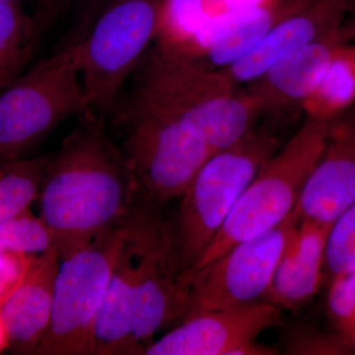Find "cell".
I'll list each match as a JSON object with an SVG mask.
<instances>
[{"mask_svg":"<svg viewBox=\"0 0 355 355\" xmlns=\"http://www.w3.org/2000/svg\"><path fill=\"white\" fill-rule=\"evenodd\" d=\"M137 195L125 154L107 135L103 116L89 109L50 156L40 216L62 258L125 220Z\"/></svg>","mask_w":355,"mask_h":355,"instance_id":"6da1fadb","label":"cell"},{"mask_svg":"<svg viewBox=\"0 0 355 355\" xmlns=\"http://www.w3.org/2000/svg\"><path fill=\"white\" fill-rule=\"evenodd\" d=\"M130 78L127 99L116 103L174 119L216 150L241 139L260 114L223 69L172 37L151 46Z\"/></svg>","mask_w":355,"mask_h":355,"instance_id":"7a4b0ae2","label":"cell"},{"mask_svg":"<svg viewBox=\"0 0 355 355\" xmlns=\"http://www.w3.org/2000/svg\"><path fill=\"white\" fill-rule=\"evenodd\" d=\"M329 121L306 116L238 200L227 219L189 272L207 265L231 247L277 228L291 216L323 153Z\"/></svg>","mask_w":355,"mask_h":355,"instance_id":"3957f363","label":"cell"},{"mask_svg":"<svg viewBox=\"0 0 355 355\" xmlns=\"http://www.w3.org/2000/svg\"><path fill=\"white\" fill-rule=\"evenodd\" d=\"M84 38L71 32L0 94V160L21 157L65 119L91 109L80 76Z\"/></svg>","mask_w":355,"mask_h":355,"instance_id":"277c9868","label":"cell"},{"mask_svg":"<svg viewBox=\"0 0 355 355\" xmlns=\"http://www.w3.org/2000/svg\"><path fill=\"white\" fill-rule=\"evenodd\" d=\"M277 150L279 141L272 132L253 128L232 146L217 150L200 168L182 197L174 228L187 270L200 259L247 187Z\"/></svg>","mask_w":355,"mask_h":355,"instance_id":"5b68a950","label":"cell"},{"mask_svg":"<svg viewBox=\"0 0 355 355\" xmlns=\"http://www.w3.org/2000/svg\"><path fill=\"white\" fill-rule=\"evenodd\" d=\"M170 0H114L96 18L81 46L80 76L89 106L111 114L125 81L151 48Z\"/></svg>","mask_w":355,"mask_h":355,"instance_id":"8992f818","label":"cell"},{"mask_svg":"<svg viewBox=\"0 0 355 355\" xmlns=\"http://www.w3.org/2000/svg\"><path fill=\"white\" fill-rule=\"evenodd\" d=\"M111 113L125 128L121 151L139 193L151 205L183 197L217 151L169 116L123 103Z\"/></svg>","mask_w":355,"mask_h":355,"instance_id":"52a82bcc","label":"cell"},{"mask_svg":"<svg viewBox=\"0 0 355 355\" xmlns=\"http://www.w3.org/2000/svg\"><path fill=\"white\" fill-rule=\"evenodd\" d=\"M123 221L60 258L50 328L34 354H95L96 324L123 238Z\"/></svg>","mask_w":355,"mask_h":355,"instance_id":"ba28073f","label":"cell"},{"mask_svg":"<svg viewBox=\"0 0 355 355\" xmlns=\"http://www.w3.org/2000/svg\"><path fill=\"white\" fill-rule=\"evenodd\" d=\"M300 220L293 210L277 228L239 243L200 270L188 272L190 292L183 319L263 300L277 261Z\"/></svg>","mask_w":355,"mask_h":355,"instance_id":"9c48e42d","label":"cell"},{"mask_svg":"<svg viewBox=\"0 0 355 355\" xmlns=\"http://www.w3.org/2000/svg\"><path fill=\"white\" fill-rule=\"evenodd\" d=\"M150 205L146 203L142 211L144 243L133 324L140 354L156 331L183 319L190 292V277L178 252L174 228Z\"/></svg>","mask_w":355,"mask_h":355,"instance_id":"30bf717a","label":"cell"},{"mask_svg":"<svg viewBox=\"0 0 355 355\" xmlns=\"http://www.w3.org/2000/svg\"><path fill=\"white\" fill-rule=\"evenodd\" d=\"M279 321V308L261 300L227 309L189 315L144 349L146 355H272L277 349L256 342Z\"/></svg>","mask_w":355,"mask_h":355,"instance_id":"8fae6325","label":"cell"},{"mask_svg":"<svg viewBox=\"0 0 355 355\" xmlns=\"http://www.w3.org/2000/svg\"><path fill=\"white\" fill-rule=\"evenodd\" d=\"M355 40V9L321 38L300 46L248 83L244 92L259 113H277L302 105L312 93L335 51Z\"/></svg>","mask_w":355,"mask_h":355,"instance_id":"7c38bea8","label":"cell"},{"mask_svg":"<svg viewBox=\"0 0 355 355\" xmlns=\"http://www.w3.org/2000/svg\"><path fill=\"white\" fill-rule=\"evenodd\" d=\"M144 205L123 221V238L96 324L94 355L140 354L133 336L137 279L141 261Z\"/></svg>","mask_w":355,"mask_h":355,"instance_id":"4fadbf2b","label":"cell"},{"mask_svg":"<svg viewBox=\"0 0 355 355\" xmlns=\"http://www.w3.org/2000/svg\"><path fill=\"white\" fill-rule=\"evenodd\" d=\"M355 202V105L329 121L323 153L294 211L301 219L331 224Z\"/></svg>","mask_w":355,"mask_h":355,"instance_id":"5bb4252c","label":"cell"},{"mask_svg":"<svg viewBox=\"0 0 355 355\" xmlns=\"http://www.w3.org/2000/svg\"><path fill=\"white\" fill-rule=\"evenodd\" d=\"M354 9L355 0H312L275 26L244 57L222 69L237 85L252 83L291 51L342 25Z\"/></svg>","mask_w":355,"mask_h":355,"instance_id":"9a60e30c","label":"cell"},{"mask_svg":"<svg viewBox=\"0 0 355 355\" xmlns=\"http://www.w3.org/2000/svg\"><path fill=\"white\" fill-rule=\"evenodd\" d=\"M331 224L301 219L280 256L263 300L296 311L316 295L324 272V247Z\"/></svg>","mask_w":355,"mask_h":355,"instance_id":"2e32d148","label":"cell"},{"mask_svg":"<svg viewBox=\"0 0 355 355\" xmlns=\"http://www.w3.org/2000/svg\"><path fill=\"white\" fill-rule=\"evenodd\" d=\"M60 260L57 247L38 254L24 282L0 307L14 354H34L48 333Z\"/></svg>","mask_w":355,"mask_h":355,"instance_id":"e0dca14e","label":"cell"},{"mask_svg":"<svg viewBox=\"0 0 355 355\" xmlns=\"http://www.w3.org/2000/svg\"><path fill=\"white\" fill-rule=\"evenodd\" d=\"M312 0H275L261 6L229 9L216 20L205 46V60L224 69L244 57L273 28Z\"/></svg>","mask_w":355,"mask_h":355,"instance_id":"ac0fdd59","label":"cell"},{"mask_svg":"<svg viewBox=\"0 0 355 355\" xmlns=\"http://www.w3.org/2000/svg\"><path fill=\"white\" fill-rule=\"evenodd\" d=\"M355 105V46L343 44L301 105L306 116L330 121Z\"/></svg>","mask_w":355,"mask_h":355,"instance_id":"d6986e66","label":"cell"},{"mask_svg":"<svg viewBox=\"0 0 355 355\" xmlns=\"http://www.w3.org/2000/svg\"><path fill=\"white\" fill-rule=\"evenodd\" d=\"M41 34L21 4H0V94L24 72Z\"/></svg>","mask_w":355,"mask_h":355,"instance_id":"ffe728a7","label":"cell"},{"mask_svg":"<svg viewBox=\"0 0 355 355\" xmlns=\"http://www.w3.org/2000/svg\"><path fill=\"white\" fill-rule=\"evenodd\" d=\"M50 155L0 160V221L39 200Z\"/></svg>","mask_w":355,"mask_h":355,"instance_id":"44dd1931","label":"cell"},{"mask_svg":"<svg viewBox=\"0 0 355 355\" xmlns=\"http://www.w3.org/2000/svg\"><path fill=\"white\" fill-rule=\"evenodd\" d=\"M55 247L50 228L31 209L0 221V251L41 254Z\"/></svg>","mask_w":355,"mask_h":355,"instance_id":"7402d4cb","label":"cell"},{"mask_svg":"<svg viewBox=\"0 0 355 355\" xmlns=\"http://www.w3.org/2000/svg\"><path fill=\"white\" fill-rule=\"evenodd\" d=\"M355 270V202L331 222L324 247V270L331 277Z\"/></svg>","mask_w":355,"mask_h":355,"instance_id":"603a6c76","label":"cell"},{"mask_svg":"<svg viewBox=\"0 0 355 355\" xmlns=\"http://www.w3.org/2000/svg\"><path fill=\"white\" fill-rule=\"evenodd\" d=\"M327 299L329 319L338 335L355 333V270L331 279Z\"/></svg>","mask_w":355,"mask_h":355,"instance_id":"cb8c5ba5","label":"cell"},{"mask_svg":"<svg viewBox=\"0 0 355 355\" xmlns=\"http://www.w3.org/2000/svg\"><path fill=\"white\" fill-rule=\"evenodd\" d=\"M37 256L0 251V307L24 282Z\"/></svg>","mask_w":355,"mask_h":355,"instance_id":"d4e9b609","label":"cell"},{"mask_svg":"<svg viewBox=\"0 0 355 355\" xmlns=\"http://www.w3.org/2000/svg\"><path fill=\"white\" fill-rule=\"evenodd\" d=\"M64 1L65 0H35L33 17L42 34L50 27Z\"/></svg>","mask_w":355,"mask_h":355,"instance_id":"484cf974","label":"cell"},{"mask_svg":"<svg viewBox=\"0 0 355 355\" xmlns=\"http://www.w3.org/2000/svg\"><path fill=\"white\" fill-rule=\"evenodd\" d=\"M77 1L83 4L84 10L80 22H79L78 26L74 28V29H76L78 32L83 33L84 35H87L96 18H97L98 15L101 12L100 9H101L105 0H77Z\"/></svg>","mask_w":355,"mask_h":355,"instance_id":"4316f807","label":"cell"},{"mask_svg":"<svg viewBox=\"0 0 355 355\" xmlns=\"http://www.w3.org/2000/svg\"><path fill=\"white\" fill-rule=\"evenodd\" d=\"M275 0H220L221 3L225 4L229 9L241 8V7L261 6L270 3Z\"/></svg>","mask_w":355,"mask_h":355,"instance_id":"83f0119b","label":"cell"},{"mask_svg":"<svg viewBox=\"0 0 355 355\" xmlns=\"http://www.w3.org/2000/svg\"><path fill=\"white\" fill-rule=\"evenodd\" d=\"M9 347V335L3 318L0 313V354Z\"/></svg>","mask_w":355,"mask_h":355,"instance_id":"f1b7e54d","label":"cell"},{"mask_svg":"<svg viewBox=\"0 0 355 355\" xmlns=\"http://www.w3.org/2000/svg\"><path fill=\"white\" fill-rule=\"evenodd\" d=\"M347 340V345H349L350 350L354 352L355 354V333L352 334V336H349V338H345Z\"/></svg>","mask_w":355,"mask_h":355,"instance_id":"f546056e","label":"cell"},{"mask_svg":"<svg viewBox=\"0 0 355 355\" xmlns=\"http://www.w3.org/2000/svg\"><path fill=\"white\" fill-rule=\"evenodd\" d=\"M23 0H0V4L4 3H14V4H21L22 6Z\"/></svg>","mask_w":355,"mask_h":355,"instance_id":"4dcf8cb0","label":"cell"}]
</instances>
